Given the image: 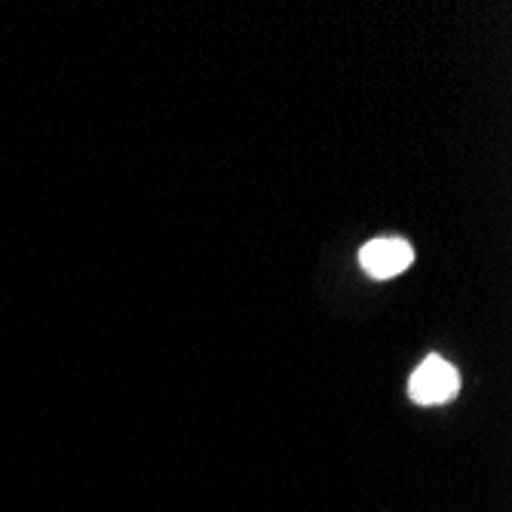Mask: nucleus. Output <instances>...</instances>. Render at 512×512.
<instances>
[{
    "mask_svg": "<svg viewBox=\"0 0 512 512\" xmlns=\"http://www.w3.org/2000/svg\"><path fill=\"white\" fill-rule=\"evenodd\" d=\"M359 264L368 276L393 279L414 264V246L402 237H378L359 249Z\"/></svg>",
    "mask_w": 512,
    "mask_h": 512,
    "instance_id": "2",
    "label": "nucleus"
},
{
    "mask_svg": "<svg viewBox=\"0 0 512 512\" xmlns=\"http://www.w3.org/2000/svg\"><path fill=\"white\" fill-rule=\"evenodd\" d=\"M457 393H460V375L442 356H427L408 378V396L417 405H445Z\"/></svg>",
    "mask_w": 512,
    "mask_h": 512,
    "instance_id": "1",
    "label": "nucleus"
}]
</instances>
